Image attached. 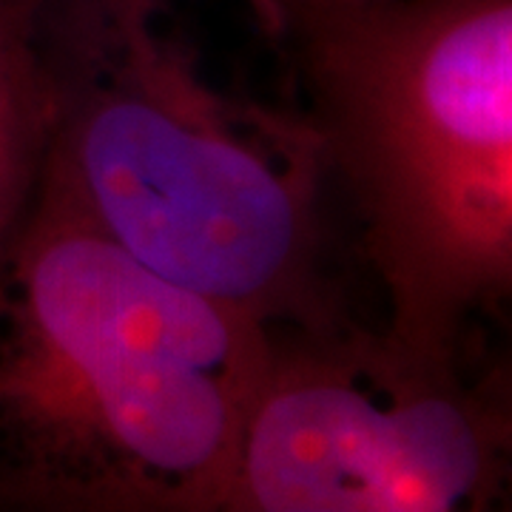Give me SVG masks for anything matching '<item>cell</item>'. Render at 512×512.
I'll use <instances>...</instances> for the list:
<instances>
[{
  "mask_svg": "<svg viewBox=\"0 0 512 512\" xmlns=\"http://www.w3.org/2000/svg\"><path fill=\"white\" fill-rule=\"evenodd\" d=\"M43 194L157 274L302 333L345 328L325 151L305 114L217 89L165 0H32Z\"/></svg>",
  "mask_w": 512,
  "mask_h": 512,
  "instance_id": "cell-1",
  "label": "cell"
},
{
  "mask_svg": "<svg viewBox=\"0 0 512 512\" xmlns=\"http://www.w3.org/2000/svg\"><path fill=\"white\" fill-rule=\"evenodd\" d=\"M271 350L251 313L35 194L0 256V501L225 510Z\"/></svg>",
  "mask_w": 512,
  "mask_h": 512,
  "instance_id": "cell-2",
  "label": "cell"
},
{
  "mask_svg": "<svg viewBox=\"0 0 512 512\" xmlns=\"http://www.w3.org/2000/svg\"><path fill=\"white\" fill-rule=\"evenodd\" d=\"M288 37L384 333L461 359L467 322L512 285V0H384Z\"/></svg>",
  "mask_w": 512,
  "mask_h": 512,
  "instance_id": "cell-3",
  "label": "cell"
},
{
  "mask_svg": "<svg viewBox=\"0 0 512 512\" xmlns=\"http://www.w3.org/2000/svg\"><path fill=\"white\" fill-rule=\"evenodd\" d=\"M274 339L225 510H484L504 481L510 410L461 359L345 325Z\"/></svg>",
  "mask_w": 512,
  "mask_h": 512,
  "instance_id": "cell-4",
  "label": "cell"
},
{
  "mask_svg": "<svg viewBox=\"0 0 512 512\" xmlns=\"http://www.w3.org/2000/svg\"><path fill=\"white\" fill-rule=\"evenodd\" d=\"M29 12L32 0H0V256L32 208L49 148V94Z\"/></svg>",
  "mask_w": 512,
  "mask_h": 512,
  "instance_id": "cell-5",
  "label": "cell"
},
{
  "mask_svg": "<svg viewBox=\"0 0 512 512\" xmlns=\"http://www.w3.org/2000/svg\"><path fill=\"white\" fill-rule=\"evenodd\" d=\"M251 3H254L259 18L271 32L291 35V32H296L299 26H305L311 20L342 15V12H353V9H365V6L384 3V0H251Z\"/></svg>",
  "mask_w": 512,
  "mask_h": 512,
  "instance_id": "cell-6",
  "label": "cell"
}]
</instances>
